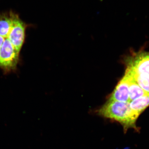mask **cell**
Wrapping results in <instances>:
<instances>
[{
    "mask_svg": "<svg viewBox=\"0 0 149 149\" xmlns=\"http://www.w3.org/2000/svg\"><path fill=\"white\" fill-rule=\"evenodd\" d=\"M100 116L113 119L121 123L125 131L136 129V122L139 116L130 109L129 102L108 101L98 111Z\"/></svg>",
    "mask_w": 149,
    "mask_h": 149,
    "instance_id": "6da1fadb",
    "label": "cell"
},
{
    "mask_svg": "<svg viewBox=\"0 0 149 149\" xmlns=\"http://www.w3.org/2000/svg\"><path fill=\"white\" fill-rule=\"evenodd\" d=\"M19 54L9 40L5 38L0 50V68L6 71L16 69Z\"/></svg>",
    "mask_w": 149,
    "mask_h": 149,
    "instance_id": "7a4b0ae2",
    "label": "cell"
},
{
    "mask_svg": "<svg viewBox=\"0 0 149 149\" xmlns=\"http://www.w3.org/2000/svg\"><path fill=\"white\" fill-rule=\"evenodd\" d=\"M26 27L27 24L16 13L14 18L12 27L7 38L19 52H20L24 43Z\"/></svg>",
    "mask_w": 149,
    "mask_h": 149,
    "instance_id": "3957f363",
    "label": "cell"
},
{
    "mask_svg": "<svg viewBox=\"0 0 149 149\" xmlns=\"http://www.w3.org/2000/svg\"><path fill=\"white\" fill-rule=\"evenodd\" d=\"M126 69L137 74L149 75V53H140L131 57Z\"/></svg>",
    "mask_w": 149,
    "mask_h": 149,
    "instance_id": "277c9868",
    "label": "cell"
},
{
    "mask_svg": "<svg viewBox=\"0 0 149 149\" xmlns=\"http://www.w3.org/2000/svg\"><path fill=\"white\" fill-rule=\"evenodd\" d=\"M129 79L125 74L116 87L109 101L129 103Z\"/></svg>",
    "mask_w": 149,
    "mask_h": 149,
    "instance_id": "5b68a950",
    "label": "cell"
},
{
    "mask_svg": "<svg viewBox=\"0 0 149 149\" xmlns=\"http://www.w3.org/2000/svg\"><path fill=\"white\" fill-rule=\"evenodd\" d=\"M16 13L12 10L0 13V36L7 38Z\"/></svg>",
    "mask_w": 149,
    "mask_h": 149,
    "instance_id": "8992f818",
    "label": "cell"
},
{
    "mask_svg": "<svg viewBox=\"0 0 149 149\" xmlns=\"http://www.w3.org/2000/svg\"><path fill=\"white\" fill-rule=\"evenodd\" d=\"M129 104L131 110L140 116L149 106V95H146L135 99L130 102Z\"/></svg>",
    "mask_w": 149,
    "mask_h": 149,
    "instance_id": "52a82bcc",
    "label": "cell"
},
{
    "mask_svg": "<svg viewBox=\"0 0 149 149\" xmlns=\"http://www.w3.org/2000/svg\"><path fill=\"white\" fill-rule=\"evenodd\" d=\"M125 74L128 75L129 79V102L147 95L145 91L140 87L130 75L125 72Z\"/></svg>",
    "mask_w": 149,
    "mask_h": 149,
    "instance_id": "ba28073f",
    "label": "cell"
},
{
    "mask_svg": "<svg viewBox=\"0 0 149 149\" xmlns=\"http://www.w3.org/2000/svg\"><path fill=\"white\" fill-rule=\"evenodd\" d=\"M125 72L128 73L137 83L147 95H149V75L139 74L131 72L128 69Z\"/></svg>",
    "mask_w": 149,
    "mask_h": 149,
    "instance_id": "9c48e42d",
    "label": "cell"
},
{
    "mask_svg": "<svg viewBox=\"0 0 149 149\" xmlns=\"http://www.w3.org/2000/svg\"><path fill=\"white\" fill-rule=\"evenodd\" d=\"M5 39L3 37L0 36V50L2 46L3 45V43Z\"/></svg>",
    "mask_w": 149,
    "mask_h": 149,
    "instance_id": "30bf717a",
    "label": "cell"
}]
</instances>
